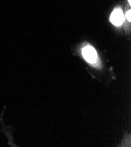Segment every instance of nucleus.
<instances>
[{
	"instance_id": "f257e3e1",
	"label": "nucleus",
	"mask_w": 131,
	"mask_h": 147,
	"mask_svg": "<svg viewBox=\"0 0 131 147\" xmlns=\"http://www.w3.org/2000/svg\"><path fill=\"white\" fill-rule=\"evenodd\" d=\"M125 17L123 12L121 9H115L111 16L110 21L115 25L118 26L121 25L124 21Z\"/></svg>"
},
{
	"instance_id": "f03ea898",
	"label": "nucleus",
	"mask_w": 131,
	"mask_h": 147,
	"mask_svg": "<svg viewBox=\"0 0 131 147\" xmlns=\"http://www.w3.org/2000/svg\"><path fill=\"white\" fill-rule=\"evenodd\" d=\"M82 55L85 60L90 63L94 62L97 56L94 48L90 46L86 47L82 49Z\"/></svg>"
},
{
	"instance_id": "7ed1b4c3",
	"label": "nucleus",
	"mask_w": 131,
	"mask_h": 147,
	"mask_svg": "<svg viewBox=\"0 0 131 147\" xmlns=\"http://www.w3.org/2000/svg\"><path fill=\"white\" fill-rule=\"evenodd\" d=\"M130 15H131V11H130V10H129V11L126 12V18L128 19V20L129 22H130V21H131Z\"/></svg>"
},
{
	"instance_id": "20e7f679",
	"label": "nucleus",
	"mask_w": 131,
	"mask_h": 147,
	"mask_svg": "<svg viewBox=\"0 0 131 147\" xmlns=\"http://www.w3.org/2000/svg\"><path fill=\"white\" fill-rule=\"evenodd\" d=\"M128 1H129V4L130 5V4H131V0H128Z\"/></svg>"
}]
</instances>
